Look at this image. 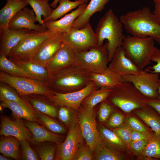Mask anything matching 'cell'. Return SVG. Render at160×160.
Masks as SVG:
<instances>
[{
  "label": "cell",
  "mask_w": 160,
  "mask_h": 160,
  "mask_svg": "<svg viewBox=\"0 0 160 160\" xmlns=\"http://www.w3.org/2000/svg\"><path fill=\"white\" fill-rule=\"evenodd\" d=\"M119 19L128 33L150 37L160 44V24L149 7H143L129 11L121 15Z\"/></svg>",
  "instance_id": "obj_1"
},
{
  "label": "cell",
  "mask_w": 160,
  "mask_h": 160,
  "mask_svg": "<svg viewBox=\"0 0 160 160\" xmlns=\"http://www.w3.org/2000/svg\"><path fill=\"white\" fill-rule=\"evenodd\" d=\"M123 26L119 19L110 9L100 19L95 28L97 46L102 45L104 40H107L109 62L116 49L122 46L125 36Z\"/></svg>",
  "instance_id": "obj_2"
},
{
  "label": "cell",
  "mask_w": 160,
  "mask_h": 160,
  "mask_svg": "<svg viewBox=\"0 0 160 160\" xmlns=\"http://www.w3.org/2000/svg\"><path fill=\"white\" fill-rule=\"evenodd\" d=\"M92 81L90 73L74 65L51 76L46 84L55 92L66 93L81 89Z\"/></svg>",
  "instance_id": "obj_3"
},
{
  "label": "cell",
  "mask_w": 160,
  "mask_h": 160,
  "mask_svg": "<svg viewBox=\"0 0 160 160\" xmlns=\"http://www.w3.org/2000/svg\"><path fill=\"white\" fill-rule=\"evenodd\" d=\"M122 46L127 56L141 70L150 64L156 47L151 37L131 35L125 36Z\"/></svg>",
  "instance_id": "obj_4"
},
{
  "label": "cell",
  "mask_w": 160,
  "mask_h": 160,
  "mask_svg": "<svg viewBox=\"0 0 160 160\" xmlns=\"http://www.w3.org/2000/svg\"><path fill=\"white\" fill-rule=\"evenodd\" d=\"M75 53L74 65L90 73H102L108 68L109 61L107 41L101 46Z\"/></svg>",
  "instance_id": "obj_5"
},
{
  "label": "cell",
  "mask_w": 160,
  "mask_h": 160,
  "mask_svg": "<svg viewBox=\"0 0 160 160\" xmlns=\"http://www.w3.org/2000/svg\"><path fill=\"white\" fill-rule=\"evenodd\" d=\"M50 31H29L9 53V59L32 61L41 45L48 37Z\"/></svg>",
  "instance_id": "obj_6"
},
{
  "label": "cell",
  "mask_w": 160,
  "mask_h": 160,
  "mask_svg": "<svg viewBox=\"0 0 160 160\" xmlns=\"http://www.w3.org/2000/svg\"><path fill=\"white\" fill-rule=\"evenodd\" d=\"M0 81L13 88L20 97L31 94L48 96L55 94L45 83L29 78L12 76L1 71Z\"/></svg>",
  "instance_id": "obj_7"
},
{
  "label": "cell",
  "mask_w": 160,
  "mask_h": 160,
  "mask_svg": "<svg viewBox=\"0 0 160 160\" xmlns=\"http://www.w3.org/2000/svg\"><path fill=\"white\" fill-rule=\"evenodd\" d=\"M61 38L63 43L69 47L75 52L97 46L95 31L89 23L80 29L72 28L68 32L62 33Z\"/></svg>",
  "instance_id": "obj_8"
},
{
  "label": "cell",
  "mask_w": 160,
  "mask_h": 160,
  "mask_svg": "<svg viewBox=\"0 0 160 160\" xmlns=\"http://www.w3.org/2000/svg\"><path fill=\"white\" fill-rule=\"evenodd\" d=\"M159 74L141 70L136 74L122 76L123 81L132 83L147 99L158 98V89L160 79Z\"/></svg>",
  "instance_id": "obj_9"
},
{
  "label": "cell",
  "mask_w": 160,
  "mask_h": 160,
  "mask_svg": "<svg viewBox=\"0 0 160 160\" xmlns=\"http://www.w3.org/2000/svg\"><path fill=\"white\" fill-rule=\"evenodd\" d=\"M84 139L79 124H76L69 128L65 141L57 145L55 159L75 160Z\"/></svg>",
  "instance_id": "obj_10"
},
{
  "label": "cell",
  "mask_w": 160,
  "mask_h": 160,
  "mask_svg": "<svg viewBox=\"0 0 160 160\" xmlns=\"http://www.w3.org/2000/svg\"><path fill=\"white\" fill-rule=\"evenodd\" d=\"M79 109V123L86 144L93 153L102 144L99 131L97 128L94 110L81 106Z\"/></svg>",
  "instance_id": "obj_11"
},
{
  "label": "cell",
  "mask_w": 160,
  "mask_h": 160,
  "mask_svg": "<svg viewBox=\"0 0 160 160\" xmlns=\"http://www.w3.org/2000/svg\"><path fill=\"white\" fill-rule=\"evenodd\" d=\"M97 89L95 83L92 81L81 89L66 93L54 92V95L46 97L50 102L58 107L65 106L77 110L79 109L83 100Z\"/></svg>",
  "instance_id": "obj_12"
},
{
  "label": "cell",
  "mask_w": 160,
  "mask_h": 160,
  "mask_svg": "<svg viewBox=\"0 0 160 160\" xmlns=\"http://www.w3.org/2000/svg\"><path fill=\"white\" fill-rule=\"evenodd\" d=\"M1 135L13 136L20 141L25 140L30 142L32 138V133L21 119L12 120L3 115L1 117Z\"/></svg>",
  "instance_id": "obj_13"
},
{
  "label": "cell",
  "mask_w": 160,
  "mask_h": 160,
  "mask_svg": "<svg viewBox=\"0 0 160 160\" xmlns=\"http://www.w3.org/2000/svg\"><path fill=\"white\" fill-rule=\"evenodd\" d=\"M75 52L64 44L46 67L50 77L74 65Z\"/></svg>",
  "instance_id": "obj_14"
},
{
  "label": "cell",
  "mask_w": 160,
  "mask_h": 160,
  "mask_svg": "<svg viewBox=\"0 0 160 160\" xmlns=\"http://www.w3.org/2000/svg\"><path fill=\"white\" fill-rule=\"evenodd\" d=\"M62 34L50 31L32 61L46 67L50 60L64 44L61 38Z\"/></svg>",
  "instance_id": "obj_15"
},
{
  "label": "cell",
  "mask_w": 160,
  "mask_h": 160,
  "mask_svg": "<svg viewBox=\"0 0 160 160\" xmlns=\"http://www.w3.org/2000/svg\"><path fill=\"white\" fill-rule=\"evenodd\" d=\"M108 69L121 76L129 74H136L141 70L126 55L122 46L115 50Z\"/></svg>",
  "instance_id": "obj_16"
},
{
  "label": "cell",
  "mask_w": 160,
  "mask_h": 160,
  "mask_svg": "<svg viewBox=\"0 0 160 160\" xmlns=\"http://www.w3.org/2000/svg\"><path fill=\"white\" fill-rule=\"evenodd\" d=\"M37 21L35 13L33 9L25 7L20 10L12 17L8 24L9 28L13 29H27L41 32L47 31L45 27L36 24Z\"/></svg>",
  "instance_id": "obj_17"
},
{
  "label": "cell",
  "mask_w": 160,
  "mask_h": 160,
  "mask_svg": "<svg viewBox=\"0 0 160 160\" xmlns=\"http://www.w3.org/2000/svg\"><path fill=\"white\" fill-rule=\"evenodd\" d=\"M87 6L85 3L81 4L76 9L65 15L60 20L44 23V25L47 30L51 32L62 33L67 32L72 29L75 20Z\"/></svg>",
  "instance_id": "obj_18"
},
{
  "label": "cell",
  "mask_w": 160,
  "mask_h": 160,
  "mask_svg": "<svg viewBox=\"0 0 160 160\" xmlns=\"http://www.w3.org/2000/svg\"><path fill=\"white\" fill-rule=\"evenodd\" d=\"M30 30L27 29H13L9 28L0 30V53L7 57L9 52Z\"/></svg>",
  "instance_id": "obj_19"
},
{
  "label": "cell",
  "mask_w": 160,
  "mask_h": 160,
  "mask_svg": "<svg viewBox=\"0 0 160 160\" xmlns=\"http://www.w3.org/2000/svg\"><path fill=\"white\" fill-rule=\"evenodd\" d=\"M24 123L32 133V138L30 142L32 145H34L48 142L55 143L57 145L62 143L64 136L48 130L36 122L27 121Z\"/></svg>",
  "instance_id": "obj_20"
},
{
  "label": "cell",
  "mask_w": 160,
  "mask_h": 160,
  "mask_svg": "<svg viewBox=\"0 0 160 160\" xmlns=\"http://www.w3.org/2000/svg\"><path fill=\"white\" fill-rule=\"evenodd\" d=\"M0 101V106L3 108L10 109L15 119L23 118L27 121L41 125V121L35 115L33 108L30 103L27 105H24L17 102L7 100Z\"/></svg>",
  "instance_id": "obj_21"
},
{
  "label": "cell",
  "mask_w": 160,
  "mask_h": 160,
  "mask_svg": "<svg viewBox=\"0 0 160 160\" xmlns=\"http://www.w3.org/2000/svg\"><path fill=\"white\" fill-rule=\"evenodd\" d=\"M36 110L50 117H58V107L50 102L46 96L31 94L24 96Z\"/></svg>",
  "instance_id": "obj_22"
},
{
  "label": "cell",
  "mask_w": 160,
  "mask_h": 160,
  "mask_svg": "<svg viewBox=\"0 0 160 160\" xmlns=\"http://www.w3.org/2000/svg\"><path fill=\"white\" fill-rule=\"evenodd\" d=\"M5 5L0 10V30L8 28L9 22L20 10L28 4L25 0H6Z\"/></svg>",
  "instance_id": "obj_23"
},
{
  "label": "cell",
  "mask_w": 160,
  "mask_h": 160,
  "mask_svg": "<svg viewBox=\"0 0 160 160\" xmlns=\"http://www.w3.org/2000/svg\"><path fill=\"white\" fill-rule=\"evenodd\" d=\"M9 59L28 73L36 80L46 84L51 77L46 67L42 65L32 61Z\"/></svg>",
  "instance_id": "obj_24"
},
{
  "label": "cell",
  "mask_w": 160,
  "mask_h": 160,
  "mask_svg": "<svg viewBox=\"0 0 160 160\" xmlns=\"http://www.w3.org/2000/svg\"><path fill=\"white\" fill-rule=\"evenodd\" d=\"M110 0H91L81 14L76 19L72 28L80 29L89 23L91 17L95 12L101 11Z\"/></svg>",
  "instance_id": "obj_25"
},
{
  "label": "cell",
  "mask_w": 160,
  "mask_h": 160,
  "mask_svg": "<svg viewBox=\"0 0 160 160\" xmlns=\"http://www.w3.org/2000/svg\"><path fill=\"white\" fill-rule=\"evenodd\" d=\"M92 81L95 83L97 89L105 87L112 89L123 81L122 76L107 69L100 73H90Z\"/></svg>",
  "instance_id": "obj_26"
},
{
  "label": "cell",
  "mask_w": 160,
  "mask_h": 160,
  "mask_svg": "<svg viewBox=\"0 0 160 160\" xmlns=\"http://www.w3.org/2000/svg\"><path fill=\"white\" fill-rule=\"evenodd\" d=\"M136 113L156 134H160V116L153 108L146 105Z\"/></svg>",
  "instance_id": "obj_27"
},
{
  "label": "cell",
  "mask_w": 160,
  "mask_h": 160,
  "mask_svg": "<svg viewBox=\"0 0 160 160\" xmlns=\"http://www.w3.org/2000/svg\"><path fill=\"white\" fill-rule=\"evenodd\" d=\"M0 141V152L4 155L16 160L21 159L20 145V141L12 136L6 137Z\"/></svg>",
  "instance_id": "obj_28"
},
{
  "label": "cell",
  "mask_w": 160,
  "mask_h": 160,
  "mask_svg": "<svg viewBox=\"0 0 160 160\" xmlns=\"http://www.w3.org/2000/svg\"><path fill=\"white\" fill-rule=\"evenodd\" d=\"M59 6L52 11L47 17L43 19L44 23L56 20L79 5L85 3L84 0H60Z\"/></svg>",
  "instance_id": "obj_29"
},
{
  "label": "cell",
  "mask_w": 160,
  "mask_h": 160,
  "mask_svg": "<svg viewBox=\"0 0 160 160\" xmlns=\"http://www.w3.org/2000/svg\"><path fill=\"white\" fill-rule=\"evenodd\" d=\"M112 89L102 87L95 89L83 100L81 106L88 109H93L96 105L107 99Z\"/></svg>",
  "instance_id": "obj_30"
},
{
  "label": "cell",
  "mask_w": 160,
  "mask_h": 160,
  "mask_svg": "<svg viewBox=\"0 0 160 160\" xmlns=\"http://www.w3.org/2000/svg\"><path fill=\"white\" fill-rule=\"evenodd\" d=\"M99 132L102 144L105 146L116 150L124 148V144L113 131L101 127Z\"/></svg>",
  "instance_id": "obj_31"
},
{
  "label": "cell",
  "mask_w": 160,
  "mask_h": 160,
  "mask_svg": "<svg viewBox=\"0 0 160 160\" xmlns=\"http://www.w3.org/2000/svg\"><path fill=\"white\" fill-rule=\"evenodd\" d=\"M33 10L37 21L40 24L44 25L42 16L44 18L48 17L51 14L52 9L48 3L49 0H25Z\"/></svg>",
  "instance_id": "obj_32"
},
{
  "label": "cell",
  "mask_w": 160,
  "mask_h": 160,
  "mask_svg": "<svg viewBox=\"0 0 160 160\" xmlns=\"http://www.w3.org/2000/svg\"><path fill=\"white\" fill-rule=\"evenodd\" d=\"M0 70L12 76L35 79L28 73L8 59L4 53H0Z\"/></svg>",
  "instance_id": "obj_33"
},
{
  "label": "cell",
  "mask_w": 160,
  "mask_h": 160,
  "mask_svg": "<svg viewBox=\"0 0 160 160\" xmlns=\"http://www.w3.org/2000/svg\"><path fill=\"white\" fill-rule=\"evenodd\" d=\"M11 86L5 83L0 82V100H7L17 102L20 104L27 105L29 103L24 97H20L16 91Z\"/></svg>",
  "instance_id": "obj_34"
},
{
  "label": "cell",
  "mask_w": 160,
  "mask_h": 160,
  "mask_svg": "<svg viewBox=\"0 0 160 160\" xmlns=\"http://www.w3.org/2000/svg\"><path fill=\"white\" fill-rule=\"evenodd\" d=\"M33 108L35 115L41 121V125L49 131L56 134L64 133L66 131L65 128L58 121Z\"/></svg>",
  "instance_id": "obj_35"
},
{
  "label": "cell",
  "mask_w": 160,
  "mask_h": 160,
  "mask_svg": "<svg viewBox=\"0 0 160 160\" xmlns=\"http://www.w3.org/2000/svg\"><path fill=\"white\" fill-rule=\"evenodd\" d=\"M142 153L148 157L160 159V134L154 133Z\"/></svg>",
  "instance_id": "obj_36"
},
{
  "label": "cell",
  "mask_w": 160,
  "mask_h": 160,
  "mask_svg": "<svg viewBox=\"0 0 160 160\" xmlns=\"http://www.w3.org/2000/svg\"><path fill=\"white\" fill-rule=\"evenodd\" d=\"M94 159L97 160H120L122 156L116 150L105 146L102 144L99 146L95 152Z\"/></svg>",
  "instance_id": "obj_37"
},
{
  "label": "cell",
  "mask_w": 160,
  "mask_h": 160,
  "mask_svg": "<svg viewBox=\"0 0 160 160\" xmlns=\"http://www.w3.org/2000/svg\"><path fill=\"white\" fill-rule=\"evenodd\" d=\"M57 144L54 143L44 142L34 145V149L37 152L41 160H52L54 159L55 152Z\"/></svg>",
  "instance_id": "obj_38"
},
{
  "label": "cell",
  "mask_w": 160,
  "mask_h": 160,
  "mask_svg": "<svg viewBox=\"0 0 160 160\" xmlns=\"http://www.w3.org/2000/svg\"><path fill=\"white\" fill-rule=\"evenodd\" d=\"M58 117L59 119L69 128L76 124L72 109L65 106L58 107Z\"/></svg>",
  "instance_id": "obj_39"
},
{
  "label": "cell",
  "mask_w": 160,
  "mask_h": 160,
  "mask_svg": "<svg viewBox=\"0 0 160 160\" xmlns=\"http://www.w3.org/2000/svg\"><path fill=\"white\" fill-rule=\"evenodd\" d=\"M29 142L25 140L20 141L22 159L24 160H40L38 153L30 146Z\"/></svg>",
  "instance_id": "obj_40"
},
{
  "label": "cell",
  "mask_w": 160,
  "mask_h": 160,
  "mask_svg": "<svg viewBox=\"0 0 160 160\" xmlns=\"http://www.w3.org/2000/svg\"><path fill=\"white\" fill-rule=\"evenodd\" d=\"M113 131L118 135L123 143L127 145H130L132 142L131 136L132 130L129 126H122L113 130Z\"/></svg>",
  "instance_id": "obj_41"
},
{
  "label": "cell",
  "mask_w": 160,
  "mask_h": 160,
  "mask_svg": "<svg viewBox=\"0 0 160 160\" xmlns=\"http://www.w3.org/2000/svg\"><path fill=\"white\" fill-rule=\"evenodd\" d=\"M103 102L100 106L98 112V119L101 122H104L114 110V108L109 103Z\"/></svg>",
  "instance_id": "obj_42"
},
{
  "label": "cell",
  "mask_w": 160,
  "mask_h": 160,
  "mask_svg": "<svg viewBox=\"0 0 160 160\" xmlns=\"http://www.w3.org/2000/svg\"><path fill=\"white\" fill-rule=\"evenodd\" d=\"M151 60L156 64L152 66L148 67L145 69L148 71L160 73V49L155 47L151 57Z\"/></svg>",
  "instance_id": "obj_43"
},
{
  "label": "cell",
  "mask_w": 160,
  "mask_h": 160,
  "mask_svg": "<svg viewBox=\"0 0 160 160\" xmlns=\"http://www.w3.org/2000/svg\"><path fill=\"white\" fill-rule=\"evenodd\" d=\"M92 153L87 144L83 145L80 149L75 160H91L93 158Z\"/></svg>",
  "instance_id": "obj_44"
},
{
  "label": "cell",
  "mask_w": 160,
  "mask_h": 160,
  "mask_svg": "<svg viewBox=\"0 0 160 160\" xmlns=\"http://www.w3.org/2000/svg\"><path fill=\"white\" fill-rule=\"evenodd\" d=\"M127 123L129 126L133 130L146 134H153L149 132L144 125L134 117L129 118L127 121Z\"/></svg>",
  "instance_id": "obj_45"
},
{
  "label": "cell",
  "mask_w": 160,
  "mask_h": 160,
  "mask_svg": "<svg viewBox=\"0 0 160 160\" xmlns=\"http://www.w3.org/2000/svg\"><path fill=\"white\" fill-rule=\"evenodd\" d=\"M148 140H143L132 141L130 144L131 148L136 153H142L147 145Z\"/></svg>",
  "instance_id": "obj_46"
},
{
  "label": "cell",
  "mask_w": 160,
  "mask_h": 160,
  "mask_svg": "<svg viewBox=\"0 0 160 160\" xmlns=\"http://www.w3.org/2000/svg\"><path fill=\"white\" fill-rule=\"evenodd\" d=\"M124 120V116L119 113H115L110 118L108 123L109 126L116 127L121 125Z\"/></svg>",
  "instance_id": "obj_47"
},
{
  "label": "cell",
  "mask_w": 160,
  "mask_h": 160,
  "mask_svg": "<svg viewBox=\"0 0 160 160\" xmlns=\"http://www.w3.org/2000/svg\"><path fill=\"white\" fill-rule=\"evenodd\" d=\"M153 134H146L133 130L132 131L131 133V138L132 141L143 140H149Z\"/></svg>",
  "instance_id": "obj_48"
},
{
  "label": "cell",
  "mask_w": 160,
  "mask_h": 160,
  "mask_svg": "<svg viewBox=\"0 0 160 160\" xmlns=\"http://www.w3.org/2000/svg\"><path fill=\"white\" fill-rule=\"evenodd\" d=\"M146 104L154 108L158 113L160 114V99H147Z\"/></svg>",
  "instance_id": "obj_49"
},
{
  "label": "cell",
  "mask_w": 160,
  "mask_h": 160,
  "mask_svg": "<svg viewBox=\"0 0 160 160\" xmlns=\"http://www.w3.org/2000/svg\"><path fill=\"white\" fill-rule=\"evenodd\" d=\"M153 12L160 24V2L155 3Z\"/></svg>",
  "instance_id": "obj_50"
},
{
  "label": "cell",
  "mask_w": 160,
  "mask_h": 160,
  "mask_svg": "<svg viewBox=\"0 0 160 160\" xmlns=\"http://www.w3.org/2000/svg\"><path fill=\"white\" fill-rule=\"evenodd\" d=\"M60 0H54L52 3L50 4V6L51 7L54 8H56L57 3Z\"/></svg>",
  "instance_id": "obj_51"
},
{
  "label": "cell",
  "mask_w": 160,
  "mask_h": 160,
  "mask_svg": "<svg viewBox=\"0 0 160 160\" xmlns=\"http://www.w3.org/2000/svg\"><path fill=\"white\" fill-rule=\"evenodd\" d=\"M7 157V156H5L4 155H0V160H11V159L10 158H9Z\"/></svg>",
  "instance_id": "obj_52"
},
{
  "label": "cell",
  "mask_w": 160,
  "mask_h": 160,
  "mask_svg": "<svg viewBox=\"0 0 160 160\" xmlns=\"http://www.w3.org/2000/svg\"><path fill=\"white\" fill-rule=\"evenodd\" d=\"M158 98L160 99V76L159 82V86L158 89Z\"/></svg>",
  "instance_id": "obj_53"
},
{
  "label": "cell",
  "mask_w": 160,
  "mask_h": 160,
  "mask_svg": "<svg viewBox=\"0 0 160 160\" xmlns=\"http://www.w3.org/2000/svg\"><path fill=\"white\" fill-rule=\"evenodd\" d=\"M154 3L160 2V0H153Z\"/></svg>",
  "instance_id": "obj_54"
},
{
  "label": "cell",
  "mask_w": 160,
  "mask_h": 160,
  "mask_svg": "<svg viewBox=\"0 0 160 160\" xmlns=\"http://www.w3.org/2000/svg\"><path fill=\"white\" fill-rule=\"evenodd\" d=\"M85 0V3L86 4L89 1V0Z\"/></svg>",
  "instance_id": "obj_55"
}]
</instances>
